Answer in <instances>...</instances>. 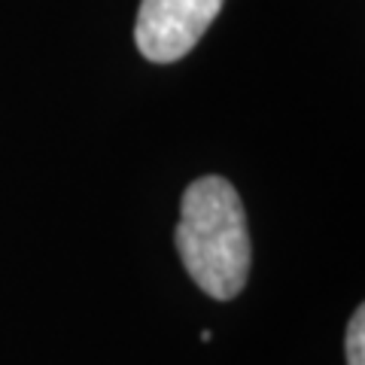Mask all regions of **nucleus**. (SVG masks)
Listing matches in <instances>:
<instances>
[{
	"mask_svg": "<svg viewBox=\"0 0 365 365\" xmlns=\"http://www.w3.org/2000/svg\"><path fill=\"white\" fill-rule=\"evenodd\" d=\"M174 244L201 292L216 302L241 295L253 265V244L241 195L228 180L201 177L182 192Z\"/></svg>",
	"mask_w": 365,
	"mask_h": 365,
	"instance_id": "obj_1",
	"label": "nucleus"
},
{
	"mask_svg": "<svg viewBox=\"0 0 365 365\" xmlns=\"http://www.w3.org/2000/svg\"><path fill=\"white\" fill-rule=\"evenodd\" d=\"M225 0H143L134 21V43L155 64L180 61L195 49Z\"/></svg>",
	"mask_w": 365,
	"mask_h": 365,
	"instance_id": "obj_2",
	"label": "nucleus"
},
{
	"mask_svg": "<svg viewBox=\"0 0 365 365\" xmlns=\"http://www.w3.org/2000/svg\"><path fill=\"white\" fill-rule=\"evenodd\" d=\"M347 365H365V307H356V314L347 323Z\"/></svg>",
	"mask_w": 365,
	"mask_h": 365,
	"instance_id": "obj_3",
	"label": "nucleus"
}]
</instances>
